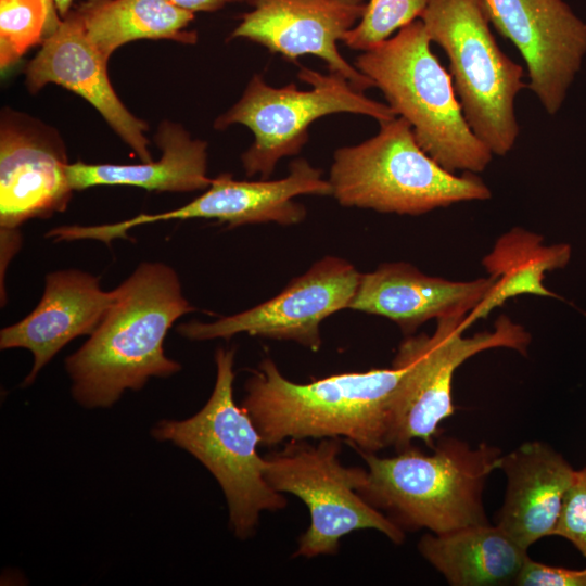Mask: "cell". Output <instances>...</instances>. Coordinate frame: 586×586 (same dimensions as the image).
<instances>
[{"label": "cell", "instance_id": "cell-1", "mask_svg": "<svg viewBox=\"0 0 586 586\" xmlns=\"http://www.w3.org/2000/svg\"><path fill=\"white\" fill-rule=\"evenodd\" d=\"M114 291L97 329L64 361L72 396L86 409L110 408L126 391L181 370L164 351L173 324L194 311L177 272L164 263L144 262Z\"/></svg>", "mask_w": 586, "mask_h": 586}, {"label": "cell", "instance_id": "cell-2", "mask_svg": "<svg viewBox=\"0 0 586 586\" xmlns=\"http://www.w3.org/2000/svg\"><path fill=\"white\" fill-rule=\"evenodd\" d=\"M405 368L343 372L300 384L265 358L245 381L242 407L262 445L345 437L358 451L390 446L392 411Z\"/></svg>", "mask_w": 586, "mask_h": 586}, {"label": "cell", "instance_id": "cell-3", "mask_svg": "<svg viewBox=\"0 0 586 586\" xmlns=\"http://www.w3.org/2000/svg\"><path fill=\"white\" fill-rule=\"evenodd\" d=\"M432 449L428 455L410 444L393 457L359 451L367 477L358 493L404 532L442 534L489 523L483 491L500 467L501 450L453 436L437 437Z\"/></svg>", "mask_w": 586, "mask_h": 586}, {"label": "cell", "instance_id": "cell-4", "mask_svg": "<svg viewBox=\"0 0 586 586\" xmlns=\"http://www.w3.org/2000/svg\"><path fill=\"white\" fill-rule=\"evenodd\" d=\"M431 42L419 18L362 52L355 66L410 124L416 141L434 161L451 173H481L494 154L467 123L453 78Z\"/></svg>", "mask_w": 586, "mask_h": 586}, {"label": "cell", "instance_id": "cell-5", "mask_svg": "<svg viewBox=\"0 0 586 586\" xmlns=\"http://www.w3.org/2000/svg\"><path fill=\"white\" fill-rule=\"evenodd\" d=\"M234 348L219 347L215 385L206 404L187 419L160 420L151 435L188 451L211 472L227 501L229 528L237 538L247 539L263 511L281 510L288 501L267 482L266 459L258 453L262 436L234 400Z\"/></svg>", "mask_w": 586, "mask_h": 586}, {"label": "cell", "instance_id": "cell-6", "mask_svg": "<svg viewBox=\"0 0 586 586\" xmlns=\"http://www.w3.org/2000/svg\"><path fill=\"white\" fill-rule=\"evenodd\" d=\"M329 182L345 207L418 216L440 207L484 201L489 188L473 173L456 175L426 154L410 124L397 116L379 132L333 154Z\"/></svg>", "mask_w": 586, "mask_h": 586}, {"label": "cell", "instance_id": "cell-7", "mask_svg": "<svg viewBox=\"0 0 586 586\" xmlns=\"http://www.w3.org/2000/svg\"><path fill=\"white\" fill-rule=\"evenodd\" d=\"M432 42L447 55L464 118L493 154L509 153L520 127L517 95L523 67L497 44L482 0H429L420 16Z\"/></svg>", "mask_w": 586, "mask_h": 586}, {"label": "cell", "instance_id": "cell-8", "mask_svg": "<svg viewBox=\"0 0 586 586\" xmlns=\"http://www.w3.org/2000/svg\"><path fill=\"white\" fill-rule=\"evenodd\" d=\"M466 317L438 318L433 334L408 335L398 346L392 365L404 367L405 374L394 400L390 435V446L397 451L415 440L434 447L440 424L454 413L453 379L466 360L500 347L527 354L531 335L509 317L499 316L493 331L464 337Z\"/></svg>", "mask_w": 586, "mask_h": 586}, {"label": "cell", "instance_id": "cell-9", "mask_svg": "<svg viewBox=\"0 0 586 586\" xmlns=\"http://www.w3.org/2000/svg\"><path fill=\"white\" fill-rule=\"evenodd\" d=\"M297 76L311 88L298 90L294 82L275 88L255 74L238 102L214 122L215 129L240 124L253 132V143L241 155L249 177L259 174L267 179L282 157L300 153L309 126L323 116L353 113L379 124L397 117L388 104L366 97L339 74L301 67Z\"/></svg>", "mask_w": 586, "mask_h": 586}, {"label": "cell", "instance_id": "cell-10", "mask_svg": "<svg viewBox=\"0 0 586 586\" xmlns=\"http://www.w3.org/2000/svg\"><path fill=\"white\" fill-rule=\"evenodd\" d=\"M340 453V438L335 437L316 445L289 441L280 451L265 457L270 486L298 497L310 515L295 557L334 555L343 536L360 530H375L396 545L405 539V532L358 493L367 469L343 466Z\"/></svg>", "mask_w": 586, "mask_h": 586}, {"label": "cell", "instance_id": "cell-11", "mask_svg": "<svg viewBox=\"0 0 586 586\" xmlns=\"http://www.w3.org/2000/svg\"><path fill=\"white\" fill-rule=\"evenodd\" d=\"M65 144L58 131L5 109L0 124V250L8 265L20 250L18 227L64 212L74 191L67 178Z\"/></svg>", "mask_w": 586, "mask_h": 586}, {"label": "cell", "instance_id": "cell-12", "mask_svg": "<svg viewBox=\"0 0 586 586\" xmlns=\"http://www.w3.org/2000/svg\"><path fill=\"white\" fill-rule=\"evenodd\" d=\"M360 275L347 260L326 256L292 279L275 297L214 322L191 321L177 333L192 341L230 339L239 333L294 341L313 352L321 347L320 323L348 308Z\"/></svg>", "mask_w": 586, "mask_h": 586}, {"label": "cell", "instance_id": "cell-13", "mask_svg": "<svg viewBox=\"0 0 586 586\" xmlns=\"http://www.w3.org/2000/svg\"><path fill=\"white\" fill-rule=\"evenodd\" d=\"M332 195L329 180L322 170L305 158L289 165V174L278 180L243 181L230 174L212 179L206 191L190 203L158 214H140L114 224L87 226L85 237L110 244L113 240L127 239L129 229L140 225L192 218L215 219L230 228L276 222L296 225L306 217V208L294 201L298 195Z\"/></svg>", "mask_w": 586, "mask_h": 586}, {"label": "cell", "instance_id": "cell-14", "mask_svg": "<svg viewBox=\"0 0 586 586\" xmlns=\"http://www.w3.org/2000/svg\"><path fill=\"white\" fill-rule=\"evenodd\" d=\"M489 23L521 53L528 88L556 115L586 56V23L563 0H482Z\"/></svg>", "mask_w": 586, "mask_h": 586}, {"label": "cell", "instance_id": "cell-15", "mask_svg": "<svg viewBox=\"0 0 586 586\" xmlns=\"http://www.w3.org/2000/svg\"><path fill=\"white\" fill-rule=\"evenodd\" d=\"M252 8L229 39L243 38L296 62L314 55L330 73L346 78L357 91L374 87L373 81L340 53L337 41L361 18L366 0H245Z\"/></svg>", "mask_w": 586, "mask_h": 586}, {"label": "cell", "instance_id": "cell-16", "mask_svg": "<svg viewBox=\"0 0 586 586\" xmlns=\"http://www.w3.org/2000/svg\"><path fill=\"white\" fill-rule=\"evenodd\" d=\"M106 60L89 41L74 9L25 68L31 93L56 84L88 101L143 163L153 161L145 131L148 124L122 103L107 75Z\"/></svg>", "mask_w": 586, "mask_h": 586}, {"label": "cell", "instance_id": "cell-17", "mask_svg": "<svg viewBox=\"0 0 586 586\" xmlns=\"http://www.w3.org/2000/svg\"><path fill=\"white\" fill-rule=\"evenodd\" d=\"M115 298L100 278L79 269H62L46 276L38 305L23 319L0 331V348H25L34 364L22 386L34 383L41 369L71 341L90 335Z\"/></svg>", "mask_w": 586, "mask_h": 586}, {"label": "cell", "instance_id": "cell-18", "mask_svg": "<svg viewBox=\"0 0 586 586\" xmlns=\"http://www.w3.org/2000/svg\"><path fill=\"white\" fill-rule=\"evenodd\" d=\"M495 279L450 281L421 272L408 263H387L361 273L348 309L383 316L410 334L421 324L451 316H468Z\"/></svg>", "mask_w": 586, "mask_h": 586}, {"label": "cell", "instance_id": "cell-19", "mask_svg": "<svg viewBox=\"0 0 586 586\" xmlns=\"http://www.w3.org/2000/svg\"><path fill=\"white\" fill-rule=\"evenodd\" d=\"M507 477L498 525L522 548L552 536L575 470L547 443L525 442L502 454Z\"/></svg>", "mask_w": 586, "mask_h": 586}, {"label": "cell", "instance_id": "cell-20", "mask_svg": "<svg viewBox=\"0 0 586 586\" xmlns=\"http://www.w3.org/2000/svg\"><path fill=\"white\" fill-rule=\"evenodd\" d=\"M154 140L162 150L158 161L135 165L68 164L71 188L133 186L149 191L190 192L209 187L205 141L192 139L181 125L169 120L160 124Z\"/></svg>", "mask_w": 586, "mask_h": 586}, {"label": "cell", "instance_id": "cell-21", "mask_svg": "<svg viewBox=\"0 0 586 586\" xmlns=\"http://www.w3.org/2000/svg\"><path fill=\"white\" fill-rule=\"evenodd\" d=\"M418 550L451 586L514 585L528 556L498 525L489 523L424 534Z\"/></svg>", "mask_w": 586, "mask_h": 586}, {"label": "cell", "instance_id": "cell-22", "mask_svg": "<svg viewBox=\"0 0 586 586\" xmlns=\"http://www.w3.org/2000/svg\"><path fill=\"white\" fill-rule=\"evenodd\" d=\"M571 256L569 243L544 245L542 235L521 227L501 234L482 259L484 269L495 281L480 304L466 317L467 327L488 317L495 308L519 295L561 298L544 285V279L546 272L564 268Z\"/></svg>", "mask_w": 586, "mask_h": 586}, {"label": "cell", "instance_id": "cell-23", "mask_svg": "<svg viewBox=\"0 0 586 586\" xmlns=\"http://www.w3.org/2000/svg\"><path fill=\"white\" fill-rule=\"evenodd\" d=\"M89 41L109 60L125 43L166 39L193 44L194 13L165 0H86L75 9Z\"/></svg>", "mask_w": 586, "mask_h": 586}, {"label": "cell", "instance_id": "cell-24", "mask_svg": "<svg viewBox=\"0 0 586 586\" xmlns=\"http://www.w3.org/2000/svg\"><path fill=\"white\" fill-rule=\"evenodd\" d=\"M62 21L54 0H0V68L15 65L42 44Z\"/></svg>", "mask_w": 586, "mask_h": 586}, {"label": "cell", "instance_id": "cell-25", "mask_svg": "<svg viewBox=\"0 0 586 586\" xmlns=\"http://www.w3.org/2000/svg\"><path fill=\"white\" fill-rule=\"evenodd\" d=\"M429 0H369L359 22L349 29L343 42L353 50L368 51L390 36L420 18Z\"/></svg>", "mask_w": 586, "mask_h": 586}, {"label": "cell", "instance_id": "cell-26", "mask_svg": "<svg viewBox=\"0 0 586 586\" xmlns=\"http://www.w3.org/2000/svg\"><path fill=\"white\" fill-rule=\"evenodd\" d=\"M553 535L570 540L586 558V467L574 472Z\"/></svg>", "mask_w": 586, "mask_h": 586}, {"label": "cell", "instance_id": "cell-27", "mask_svg": "<svg viewBox=\"0 0 586 586\" xmlns=\"http://www.w3.org/2000/svg\"><path fill=\"white\" fill-rule=\"evenodd\" d=\"M518 586H586V568L550 566L526 557L515 581Z\"/></svg>", "mask_w": 586, "mask_h": 586}, {"label": "cell", "instance_id": "cell-28", "mask_svg": "<svg viewBox=\"0 0 586 586\" xmlns=\"http://www.w3.org/2000/svg\"><path fill=\"white\" fill-rule=\"evenodd\" d=\"M175 7L194 12H215L227 4L244 2L245 0H165Z\"/></svg>", "mask_w": 586, "mask_h": 586}, {"label": "cell", "instance_id": "cell-29", "mask_svg": "<svg viewBox=\"0 0 586 586\" xmlns=\"http://www.w3.org/2000/svg\"><path fill=\"white\" fill-rule=\"evenodd\" d=\"M54 3L61 17H64L72 9L73 0H54Z\"/></svg>", "mask_w": 586, "mask_h": 586}]
</instances>
